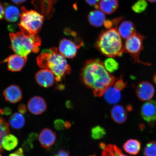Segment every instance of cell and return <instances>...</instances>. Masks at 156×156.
<instances>
[{
	"label": "cell",
	"mask_w": 156,
	"mask_h": 156,
	"mask_svg": "<svg viewBox=\"0 0 156 156\" xmlns=\"http://www.w3.org/2000/svg\"><path fill=\"white\" fill-rule=\"evenodd\" d=\"M85 84L93 91L95 96H102L108 87L112 86L115 78L109 73L101 60L97 58L88 60L81 73Z\"/></svg>",
	"instance_id": "obj_1"
},
{
	"label": "cell",
	"mask_w": 156,
	"mask_h": 156,
	"mask_svg": "<svg viewBox=\"0 0 156 156\" xmlns=\"http://www.w3.org/2000/svg\"><path fill=\"white\" fill-rule=\"evenodd\" d=\"M37 61L39 67L53 73L56 82L62 81L66 75L71 73V67L66 58L58 52L56 48L43 50L37 57Z\"/></svg>",
	"instance_id": "obj_2"
},
{
	"label": "cell",
	"mask_w": 156,
	"mask_h": 156,
	"mask_svg": "<svg viewBox=\"0 0 156 156\" xmlns=\"http://www.w3.org/2000/svg\"><path fill=\"white\" fill-rule=\"evenodd\" d=\"M10 47L16 54L27 57L31 52L37 53L40 50L41 38L37 34H32L22 32L9 34Z\"/></svg>",
	"instance_id": "obj_3"
},
{
	"label": "cell",
	"mask_w": 156,
	"mask_h": 156,
	"mask_svg": "<svg viewBox=\"0 0 156 156\" xmlns=\"http://www.w3.org/2000/svg\"><path fill=\"white\" fill-rule=\"evenodd\" d=\"M96 46L101 53L108 57L121 56L124 51L121 37L115 28L110 29L102 33Z\"/></svg>",
	"instance_id": "obj_4"
},
{
	"label": "cell",
	"mask_w": 156,
	"mask_h": 156,
	"mask_svg": "<svg viewBox=\"0 0 156 156\" xmlns=\"http://www.w3.org/2000/svg\"><path fill=\"white\" fill-rule=\"evenodd\" d=\"M20 21L18 24L21 32L36 34L41 30L43 24L44 16L34 10H28L24 6L21 8Z\"/></svg>",
	"instance_id": "obj_5"
},
{
	"label": "cell",
	"mask_w": 156,
	"mask_h": 156,
	"mask_svg": "<svg viewBox=\"0 0 156 156\" xmlns=\"http://www.w3.org/2000/svg\"><path fill=\"white\" fill-rule=\"evenodd\" d=\"M144 37L142 35L134 33L126 39L124 51L128 52L136 62L143 64L139 59V55L143 50Z\"/></svg>",
	"instance_id": "obj_6"
},
{
	"label": "cell",
	"mask_w": 156,
	"mask_h": 156,
	"mask_svg": "<svg viewBox=\"0 0 156 156\" xmlns=\"http://www.w3.org/2000/svg\"><path fill=\"white\" fill-rule=\"evenodd\" d=\"M81 46L76 44L73 40L63 38L60 41L58 50L60 53L64 57L73 58L76 55L78 48Z\"/></svg>",
	"instance_id": "obj_7"
},
{
	"label": "cell",
	"mask_w": 156,
	"mask_h": 156,
	"mask_svg": "<svg viewBox=\"0 0 156 156\" xmlns=\"http://www.w3.org/2000/svg\"><path fill=\"white\" fill-rule=\"evenodd\" d=\"M35 80L38 85L46 88L52 86L56 81L55 76L53 73L50 70L44 68L36 73Z\"/></svg>",
	"instance_id": "obj_8"
},
{
	"label": "cell",
	"mask_w": 156,
	"mask_h": 156,
	"mask_svg": "<svg viewBox=\"0 0 156 156\" xmlns=\"http://www.w3.org/2000/svg\"><path fill=\"white\" fill-rule=\"evenodd\" d=\"M154 93V87L151 83L147 81L142 82L136 87V95L142 101L150 100L153 97Z\"/></svg>",
	"instance_id": "obj_9"
},
{
	"label": "cell",
	"mask_w": 156,
	"mask_h": 156,
	"mask_svg": "<svg viewBox=\"0 0 156 156\" xmlns=\"http://www.w3.org/2000/svg\"><path fill=\"white\" fill-rule=\"evenodd\" d=\"M27 57L16 54L9 56L4 60L3 63H7L8 69L13 72L20 71L26 64Z\"/></svg>",
	"instance_id": "obj_10"
},
{
	"label": "cell",
	"mask_w": 156,
	"mask_h": 156,
	"mask_svg": "<svg viewBox=\"0 0 156 156\" xmlns=\"http://www.w3.org/2000/svg\"><path fill=\"white\" fill-rule=\"evenodd\" d=\"M142 118L150 122L156 121V101H149L142 105L141 110Z\"/></svg>",
	"instance_id": "obj_11"
},
{
	"label": "cell",
	"mask_w": 156,
	"mask_h": 156,
	"mask_svg": "<svg viewBox=\"0 0 156 156\" xmlns=\"http://www.w3.org/2000/svg\"><path fill=\"white\" fill-rule=\"evenodd\" d=\"M28 108L32 114L35 115H40L46 111L47 104L45 101L42 97L35 96L29 100Z\"/></svg>",
	"instance_id": "obj_12"
},
{
	"label": "cell",
	"mask_w": 156,
	"mask_h": 156,
	"mask_svg": "<svg viewBox=\"0 0 156 156\" xmlns=\"http://www.w3.org/2000/svg\"><path fill=\"white\" fill-rule=\"evenodd\" d=\"M5 101L11 103H15L22 99V92L18 86L11 85L6 88L3 92Z\"/></svg>",
	"instance_id": "obj_13"
},
{
	"label": "cell",
	"mask_w": 156,
	"mask_h": 156,
	"mask_svg": "<svg viewBox=\"0 0 156 156\" xmlns=\"http://www.w3.org/2000/svg\"><path fill=\"white\" fill-rule=\"evenodd\" d=\"M56 136L55 133L49 128H45L41 132L39 141L43 148L51 147L55 142Z\"/></svg>",
	"instance_id": "obj_14"
},
{
	"label": "cell",
	"mask_w": 156,
	"mask_h": 156,
	"mask_svg": "<svg viewBox=\"0 0 156 156\" xmlns=\"http://www.w3.org/2000/svg\"><path fill=\"white\" fill-rule=\"evenodd\" d=\"M111 116L115 122L122 124L126 121L128 114L123 107L121 105H116L113 107L111 110Z\"/></svg>",
	"instance_id": "obj_15"
},
{
	"label": "cell",
	"mask_w": 156,
	"mask_h": 156,
	"mask_svg": "<svg viewBox=\"0 0 156 156\" xmlns=\"http://www.w3.org/2000/svg\"><path fill=\"white\" fill-rule=\"evenodd\" d=\"M98 4L95 7L96 9H100L103 12L108 15L115 12L119 5L118 0H101Z\"/></svg>",
	"instance_id": "obj_16"
},
{
	"label": "cell",
	"mask_w": 156,
	"mask_h": 156,
	"mask_svg": "<svg viewBox=\"0 0 156 156\" xmlns=\"http://www.w3.org/2000/svg\"><path fill=\"white\" fill-rule=\"evenodd\" d=\"M20 11L15 6L5 3V5L4 17L9 23H14L18 20L20 16Z\"/></svg>",
	"instance_id": "obj_17"
},
{
	"label": "cell",
	"mask_w": 156,
	"mask_h": 156,
	"mask_svg": "<svg viewBox=\"0 0 156 156\" xmlns=\"http://www.w3.org/2000/svg\"><path fill=\"white\" fill-rule=\"evenodd\" d=\"M88 20L92 26L100 27L104 25L106 21V17L102 11L95 10L90 12Z\"/></svg>",
	"instance_id": "obj_18"
},
{
	"label": "cell",
	"mask_w": 156,
	"mask_h": 156,
	"mask_svg": "<svg viewBox=\"0 0 156 156\" xmlns=\"http://www.w3.org/2000/svg\"><path fill=\"white\" fill-rule=\"evenodd\" d=\"M118 30L121 37L124 39H127L136 32L133 23L129 21H122Z\"/></svg>",
	"instance_id": "obj_19"
},
{
	"label": "cell",
	"mask_w": 156,
	"mask_h": 156,
	"mask_svg": "<svg viewBox=\"0 0 156 156\" xmlns=\"http://www.w3.org/2000/svg\"><path fill=\"white\" fill-rule=\"evenodd\" d=\"M103 95L105 100L110 104H116L119 102L121 98L120 91L112 86L108 87Z\"/></svg>",
	"instance_id": "obj_20"
},
{
	"label": "cell",
	"mask_w": 156,
	"mask_h": 156,
	"mask_svg": "<svg viewBox=\"0 0 156 156\" xmlns=\"http://www.w3.org/2000/svg\"><path fill=\"white\" fill-rule=\"evenodd\" d=\"M141 147L140 142L134 139L127 140L123 146V148L126 153L133 155H137L139 153Z\"/></svg>",
	"instance_id": "obj_21"
},
{
	"label": "cell",
	"mask_w": 156,
	"mask_h": 156,
	"mask_svg": "<svg viewBox=\"0 0 156 156\" xmlns=\"http://www.w3.org/2000/svg\"><path fill=\"white\" fill-rule=\"evenodd\" d=\"M25 117L20 113L15 112L9 117V124L13 129H20L25 125Z\"/></svg>",
	"instance_id": "obj_22"
},
{
	"label": "cell",
	"mask_w": 156,
	"mask_h": 156,
	"mask_svg": "<svg viewBox=\"0 0 156 156\" xmlns=\"http://www.w3.org/2000/svg\"><path fill=\"white\" fill-rule=\"evenodd\" d=\"M18 138L12 134H9L5 136L2 142L3 149L8 151L14 149L18 145Z\"/></svg>",
	"instance_id": "obj_23"
},
{
	"label": "cell",
	"mask_w": 156,
	"mask_h": 156,
	"mask_svg": "<svg viewBox=\"0 0 156 156\" xmlns=\"http://www.w3.org/2000/svg\"><path fill=\"white\" fill-rule=\"evenodd\" d=\"M9 133V124L4 118L0 115V153L4 151L2 145L3 138Z\"/></svg>",
	"instance_id": "obj_24"
},
{
	"label": "cell",
	"mask_w": 156,
	"mask_h": 156,
	"mask_svg": "<svg viewBox=\"0 0 156 156\" xmlns=\"http://www.w3.org/2000/svg\"><path fill=\"white\" fill-rule=\"evenodd\" d=\"M102 156H128L122 153L119 148L114 145H107L102 154Z\"/></svg>",
	"instance_id": "obj_25"
},
{
	"label": "cell",
	"mask_w": 156,
	"mask_h": 156,
	"mask_svg": "<svg viewBox=\"0 0 156 156\" xmlns=\"http://www.w3.org/2000/svg\"><path fill=\"white\" fill-rule=\"evenodd\" d=\"M103 64L107 71L110 73H114L118 69L119 67L118 62L112 57L107 58Z\"/></svg>",
	"instance_id": "obj_26"
},
{
	"label": "cell",
	"mask_w": 156,
	"mask_h": 156,
	"mask_svg": "<svg viewBox=\"0 0 156 156\" xmlns=\"http://www.w3.org/2000/svg\"><path fill=\"white\" fill-rule=\"evenodd\" d=\"M38 135L35 133H31L29 134L28 137L23 144V150L25 151H28L34 147L33 142L37 139Z\"/></svg>",
	"instance_id": "obj_27"
},
{
	"label": "cell",
	"mask_w": 156,
	"mask_h": 156,
	"mask_svg": "<svg viewBox=\"0 0 156 156\" xmlns=\"http://www.w3.org/2000/svg\"><path fill=\"white\" fill-rule=\"evenodd\" d=\"M106 134L105 129L99 126L94 127L91 130V137L95 140L102 139Z\"/></svg>",
	"instance_id": "obj_28"
},
{
	"label": "cell",
	"mask_w": 156,
	"mask_h": 156,
	"mask_svg": "<svg viewBox=\"0 0 156 156\" xmlns=\"http://www.w3.org/2000/svg\"><path fill=\"white\" fill-rule=\"evenodd\" d=\"M144 153L145 156H156V142L148 143L144 148Z\"/></svg>",
	"instance_id": "obj_29"
},
{
	"label": "cell",
	"mask_w": 156,
	"mask_h": 156,
	"mask_svg": "<svg viewBox=\"0 0 156 156\" xmlns=\"http://www.w3.org/2000/svg\"><path fill=\"white\" fill-rule=\"evenodd\" d=\"M147 7V4L145 0H138L132 6V9L134 12L140 13L145 11Z\"/></svg>",
	"instance_id": "obj_30"
},
{
	"label": "cell",
	"mask_w": 156,
	"mask_h": 156,
	"mask_svg": "<svg viewBox=\"0 0 156 156\" xmlns=\"http://www.w3.org/2000/svg\"><path fill=\"white\" fill-rule=\"evenodd\" d=\"M64 125H65V122L63 120L60 119L56 120L54 122V127L58 130H63L65 128Z\"/></svg>",
	"instance_id": "obj_31"
},
{
	"label": "cell",
	"mask_w": 156,
	"mask_h": 156,
	"mask_svg": "<svg viewBox=\"0 0 156 156\" xmlns=\"http://www.w3.org/2000/svg\"><path fill=\"white\" fill-rule=\"evenodd\" d=\"M114 87L116 89L120 91L126 87V85L123 80L120 78L115 83Z\"/></svg>",
	"instance_id": "obj_32"
},
{
	"label": "cell",
	"mask_w": 156,
	"mask_h": 156,
	"mask_svg": "<svg viewBox=\"0 0 156 156\" xmlns=\"http://www.w3.org/2000/svg\"><path fill=\"white\" fill-rule=\"evenodd\" d=\"M9 156H25L24 154V150L22 148H19L14 153H13Z\"/></svg>",
	"instance_id": "obj_33"
},
{
	"label": "cell",
	"mask_w": 156,
	"mask_h": 156,
	"mask_svg": "<svg viewBox=\"0 0 156 156\" xmlns=\"http://www.w3.org/2000/svg\"><path fill=\"white\" fill-rule=\"evenodd\" d=\"M18 112L21 114L24 115L27 112V108L24 104H21L19 105L18 108Z\"/></svg>",
	"instance_id": "obj_34"
},
{
	"label": "cell",
	"mask_w": 156,
	"mask_h": 156,
	"mask_svg": "<svg viewBox=\"0 0 156 156\" xmlns=\"http://www.w3.org/2000/svg\"><path fill=\"white\" fill-rule=\"evenodd\" d=\"M54 156H69V154L67 151L61 150L58 151Z\"/></svg>",
	"instance_id": "obj_35"
},
{
	"label": "cell",
	"mask_w": 156,
	"mask_h": 156,
	"mask_svg": "<svg viewBox=\"0 0 156 156\" xmlns=\"http://www.w3.org/2000/svg\"><path fill=\"white\" fill-rule=\"evenodd\" d=\"M5 5L0 2V20H2L4 17Z\"/></svg>",
	"instance_id": "obj_36"
},
{
	"label": "cell",
	"mask_w": 156,
	"mask_h": 156,
	"mask_svg": "<svg viewBox=\"0 0 156 156\" xmlns=\"http://www.w3.org/2000/svg\"><path fill=\"white\" fill-rule=\"evenodd\" d=\"M100 0H85L87 2L91 5H94L95 7L98 5Z\"/></svg>",
	"instance_id": "obj_37"
},
{
	"label": "cell",
	"mask_w": 156,
	"mask_h": 156,
	"mask_svg": "<svg viewBox=\"0 0 156 156\" xmlns=\"http://www.w3.org/2000/svg\"><path fill=\"white\" fill-rule=\"evenodd\" d=\"M3 110L4 115H6V116L9 115L12 112V110L9 107H5L3 109Z\"/></svg>",
	"instance_id": "obj_38"
},
{
	"label": "cell",
	"mask_w": 156,
	"mask_h": 156,
	"mask_svg": "<svg viewBox=\"0 0 156 156\" xmlns=\"http://www.w3.org/2000/svg\"><path fill=\"white\" fill-rule=\"evenodd\" d=\"M11 1L16 4L19 5L25 2L27 0H11Z\"/></svg>",
	"instance_id": "obj_39"
},
{
	"label": "cell",
	"mask_w": 156,
	"mask_h": 156,
	"mask_svg": "<svg viewBox=\"0 0 156 156\" xmlns=\"http://www.w3.org/2000/svg\"><path fill=\"white\" fill-rule=\"evenodd\" d=\"M66 106L67 107V108H73V105L71 101H67L66 103Z\"/></svg>",
	"instance_id": "obj_40"
},
{
	"label": "cell",
	"mask_w": 156,
	"mask_h": 156,
	"mask_svg": "<svg viewBox=\"0 0 156 156\" xmlns=\"http://www.w3.org/2000/svg\"><path fill=\"white\" fill-rule=\"evenodd\" d=\"M65 128L66 129H69L71 126V124L69 122L66 121L65 122V125H64Z\"/></svg>",
	"instance_id": "obj_41"
},
{
	"label": "cell",
	"mask_w": 156,
	"mask_h": 156,
	"mask_svg": "<svg viewBox=\"0 0 156 156\" xmlns=\"http://www.w3.org/2000/svg\"><path fill=\"white\" fill-rule=\"evenodd\" d=\"M99 146L101 149L102 150H104L106 146V144L103 143V142H101V143L99 144Z\"/></svg>",
	"instance_id": "obj_42"
},
{
	"label": "cell",
	"mask_w": 156,
	"mask_h": 156,
	"mask_svg": "<svg viewBox=\"0 0 156 156\" xmlns=\"http://www.w3.org/2000/svg\"><path fill=\"white\" fill-rule=\"evenodd\" d=\"M153 80L154 83H156V73L154 76Z\"/></svg>",
	"instance_id": "obj_43"
},
{
	"label": "cell",
	"mask_w": 156,
	"mask_h": 156,
	"mask_svg": "<svg viewBox=\"0 0 156 156\" xmlns=\"http://www.w3.org/2000/svg\"><path fill=\"white\" fill-rule=\"evenodd\" d=\"M147 1L151 3H154L156 2V0H147Z\"/></svg>",
	"instance_id": "obj_44"
},
{
	"label": "cell",
	"mask_w": 156,
	"mask_h": 156,
	"mask_svg": "<svg viewBox=\"0 0 156 156\" xmlns=\"http://www.w3.org/2000/svg\"><path fill=\"white\" fill-rule=\"evenodd\" d=\"M96 156L95 155H91V156Z\"/></svg>",
	"instance_id": "obj_45"
},
{
	"label": "cell",
	"mask_w": 156,
	"mask_h": 156,
	"mask_svg": "<svg viewBox=\"0 0 156 156\" xmlns=\"http://www.w3.org/2000/svg\"><path fill=\"white\" fill-rule=\"evenodd\" d=\"M0 156H2V155L0 154Z\"/></svg>",
	"instance_id": "obj_46"
}]
</instances>
